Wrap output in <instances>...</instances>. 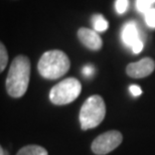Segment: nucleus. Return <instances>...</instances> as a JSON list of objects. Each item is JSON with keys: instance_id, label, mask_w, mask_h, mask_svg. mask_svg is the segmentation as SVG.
<instances>
[{"instance_id": "obj_3", "label": "nucleus", "mask_w": 155, "mask_h": 155, "mask_svg": "<svg viewBox=\"0 0 155 155\" xmlns=\"http://www.w3.org/2000/svg\"><path fill=\"white\" fill-rule=\"evenodd\" d=\"M106 115V105L99 95L89 97L81 108L80 124L82 130H89L99 126Z\"/></svg>"}, {"instance_id": "obj_2", "label": "nucleus", "mask_w": 155, "mask_h": 155, "mask_svg": "<svg viewBox=\"0 0 155 155\" xmlns=\"http://www.w3.org/2000/svg\"><path fill=\"white\" fill-rule=\"evenodd\" d=\"M71 68L69 57L58 49L48 51L39 58L38 70L40 76L48 80H57L66 75Z\"/></svg>"}, {"instance_id": "obj_5", "label": "nucleus", "mask_w": 155, "mask_h": 155, "mask_svg": "<svg viewBox=\"0 0 155 155\" xmlns=\"http://www.w3.org/2000/svg\"><path fill=\"white\" fill-rule=\"evenodd\" d=\"M123 141V135L117 130L105 132L93 141L92 151L97 155H106L119 146Z\"/></svg>"}, {"instance_id": "obj_8", "label": "nucleus", "mask_w": 155, "mask_h": 155, "mask_svg": "<svg viewBox=\"0 0 155 155\" xmlns=\"http://www.w3.org/2000/svg\"><path fill=\"white\" fill-rule=\"evenodd\" d=\"M122 38L124 43L127 46L133 48L136 43L141 41V39L139 38V33L137 26L134 22H128L124 26L123 31H122Z\"/></svg>"}, {"instance_id": "obj_6", "label": "nucleus", "mask_w": 155, "mask_h": 155, "mask_svg": "<svg viewBox=\"0 0 155 155\" xmlns=\"http://www.w3.org/2000/svg\"><path fill=\"white\" fill-rule=\"evenodd\" d=\"M155 70V61L151 58H143L136 63L129 64L126 68V73L133 79H141L150 76Z\"/></svg>"}, {"instance_id": "obj_4", "label": "nucleus", "mask_w": 155, "mask_h": 155, "mask_svg": "<svg viewBox=\"0 0 155 155\" xmlns=\"http://www.w3.org/2000/svg\"><path fill=\"white\" fill-rule=\"evenodd\" d=\"M82 91L80 81L75 78H69L52 87L49 93V100L52 104L63 106L72 103L79 97Z\"/></svg>"}, {"instance_id": "obj_13", "label": "nucleus", "mask_w": 155, "mask_h": 155, "mask_svg": "<svg viewBox=\"0 0 155 155\" xmlns=\"http://www.w3.org/2000/svg\"><path fill=\"white\" fill-rule=\"evenodd\" d=\"M145 21L149 27L155 28V8H150L149 10L144 13Z\"/></svg>"}, {"instance_id": "obj_9", "label": "nucleus", "mask_w": 155, "mask_h": 155, "mask_svg": "<svg viewBox=\"0 0 155 155\" xmlns=\"http://www.w3.org/2000/svg\"><path fill=\"white\" fill-rule=\"evenodd\" d=\"M16 155H48V151L39 145H27L22 147Z\"/></svg>"}, {"instance_id": "obj_11", "label": "nucleus", "mask_w": 155, "mask_h": 155, "mask_svg": "<svg viewBox=\"0 0 155 155\" xmlns=\"http://www.w3.org/2000/svg\"><path fill=\"white\" fill-rule=\"evenodd\" d=\"M155 0H137L136 1V8L141 13H145L151 8V5L154 4Z\"/></svg>"}, {"instance_id": "obj_15", "label": "nucleus", "mask_w": 155, "mask_h": 155, "mask_svg": "<svg viewBox=\"0 0 155 155\" xmlns=\"http://www.w3.org/2000/svg\"><path fill=\"white\" fill-rule=\"evenodd\" d=\"M130 92H131V94L134 96V97H138V96H140L142 94V90L139 86L137 85H132L130 86Z\"/></svg>"}, {"instance_id": "obj_1", "label": "nucleus", "mask_w": 155, "mask_h": 155, "mask_svg": "<svg viewBox=\"0 0 155 155\" xmlns=\"http://www.w3.org/2000/svg\"><path fill=\"white\" fill-rule=\"evenodd\" d=\"M30 61L25 55H17L12 61L6 78V91L12 98H21L28 88Z\"/></svg>"}, {"instance_id": "obj_16", "label": "nucleus", "mask_w": 155, "mask_h": 155, "mask_svg": "<svg viewBox=\"0 0 155 155\" xmlns=\"http://www.w3.org/2000/svg\"><path fill=\"white\" fill-rule=\"evenodd\" d=\"M94 67H92L91 64H88V66H85L84 67V69H83V74H84V76H86V77H91L93 76V74H94Z\"/></svg>"}, {"instance_id": "obj_17", "label": "nucleus", "mask_w": 155, "mask_h": 155, "mask_svg": "<svg viewBox=\"0 0 155 155\" xmlns=\"http://www.w3.org/2000/svg\"><path fill=\"white\" fill-rule=\"evenodd\" d=\"M0 155H8L7 151H6L3 147L0 148Z\"/></svg>"}, {"instance_id": "obj_7", "label": "nucleus", "mask_w": 155, "mask_h": 155, "mask_svg": "<svg viewBox=\"0 0 155 155\" xmlns=\"http://www.w3.org/2000/svg\"><path fill=\"white\" fill-rule=\"evenodd\" d=\"M78 38L86 48L91 51H99L103 46V40L96 32V30H92L87 27H81L78 30Z\"/></svg>"}, {"instance_id": "obj_10", "label": "nucleus", "mask_w": 155, "mask_h": 155, "mask_svg": "<svg viewBox=\"0 0 155 155\" xmlns=\"http://www.w3.org/2000/svg\"><path fill=\"white\" fill-rule=\"evenodd\" d=\"M92 22H93V25H94L95 30L98 32L106 31V30L108 29V27H109V23H108V21L105 19L103 15H101V14L94 15L92 18Z\"/></svg>"}, {"instance_id": "obj_14", "label": "nucleus", "mask_w": 155, "mask_h": 155, "mask_svg": "<svg viewBox=\"0 0 155 155\" xmlns=\"http://www.w3.org/2000/svg\"><path fill=\"white\" fill-rule=\"evenodd\" d=\"M128 0H116V11L118 14H123L127 11L128 8Z\"/></svg>"}, {"instance_id": "obj_12", "label": "nucleus", "mask_w": 155, "mask_h": 155, "mask_svg": "<svg viewBox=\"0 0 155 155\" xmlns=\"http://www.w3.org/2000/svg\"><path fill=\"white\" fill-rule=\"evenodd\" d=\"M8 63V54L3 43H0V72H3Z\"/></svg>"}]
</instances>
